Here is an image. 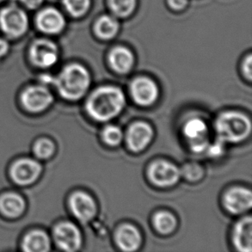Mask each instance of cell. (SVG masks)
I'll return each mask as SVG.
<instances>
[{
	"label": "cell",
	"mask_w": 252,
	"mask_h": 252,
	"mask_svg": "<svg viewBox=\"0 0 252 252\" xmlns=\"http://www.w3.org/2000/svg\"><path fill=\"white\" fill-rule=\"evenodd\" d=\"M19 1H21L27 8L32 10L41 6V3L43 2V0H19Z\"/></svg>",
	"instance_id": "obj_31"
},
{
	"label": "cell",
	"mask_w": 252,
	"mask_h": 252,
	"mask_svg": "<svg viewBox=\"0 0 252 252\" xmlns=\"http://www.w3.org/2000/svg\"><path fill=\"white\" fill-rule=\"evenodd\" d=\"M182 174L187 180L196 181L202 177L203 170L199 164H188L181 170V175Z\"/></svg>",
	"instance_id": "obj_27"
},
{
	"label": "cell",
	"mask_w": 252,
	"mask_h": 252,
	"mask_svg": "<svg viewBox=\"0 0 252 252\" xmlns=\"http://www.w3.org/2000/svg\"><path fill=\"white\" fill-rule=\"evenodd\" d=\"M148 176L154 184L160 187H168L179 180L181 170L175 164L166 161H157L151 164Z\"/></svg>",
	"instance_id": "obj_8"
},
{
	"label": "cell",
	"mask_w": 252,
	"mask_h": 252,
	"mask_svg": "<svg viewBox=\"0 0 252 252\" xmlns=\"http://www.w3.org/2000/svg\"><path fill=\"white\" fill-rule=\"evenodd\" d=\"M36 26L46 34H59L65 28V17L56 9L47 8L38 13Z\"/></svg>",
	"instance_id": "obj_15"
},
{
	"label": "cell",
	"mask_w": 252,
	"mask_h": 252,
	"mask_svg": "<svg viewBox=\"0 0 252 252\" xmlns=\"http://www.w3.org/2000/svg\"><path fill=\"white\" fill-rule=\"evenodd\" d=\"M65 10L72 17L84 16L91 6V0H62Z\"/></svg>",
	"instance_id": "obj_24"
},
{
	"label": "cell",
	"mask_w": 252,
	"mask_h": 252,
	"mask_svg": "<svg viewBox=\"0 0 252 252\" xmlns=\"http://www.w3.org/2000/svg\"><path fill=\"white\" fill-rule=\"evenodd\" d=\"M22 102L28 110L40 112L51 104L53 95L44 86H31L23 93Z\"/></svg>",
	"instance_id": "obj_9"
},
{
	"label": "cell",
	"mask_w": 252,
	"mask_h": 252,
	"mask_svg": "<svg viewBox=\"0 0 252 252\" xmlns=\"http://www.w3.org/2000/svg\"><path fill=\"white\" fill-rule=\"evenodd\" d=\"M252 205V192L245 188H233L227 191L224 196L225 208L233 215H239L249 210Z\"/></svg>",
	"instance_id": "obj_13"
},
{
	"label": "cell",
	"mask_w": 252,
	"mask_h": 252,
	"mask_svg": "<svg viewBox=\"0 0 252 252\" xmlns=\"http://www.w3.org/2000/svg\"><path fill=\"white\" fill-rule=\"evenodd\" d=\"M184 134L191 149L201 153L208 147V128L203 120L193 118L184 124Z\"/></svg>",
	"instance_id": "obj_6"
},
{
	"label": "cell",
	"mask_w": 252,
	"mask_h": 252,
	"mask_svg": "<svg viewBox=\"0 0 252 252\" xmlns=\"http://www.w3.org/2000/svg\"><path fill=\"white\" fill-rule=\"evenodd\" d=\"M243 70L245 72V75L246 78L252 80V55H249L246 57L245 62H244V65H243Z\"/></svg>",
	"instance_id": "obj_29"
},
{
	"label": "cell",
	"mask_w": 252,
	"mask_h": 252,
	"mask_svg": "<svg viewBox=\"0 0 252 252\" xmlns=\"http://www.w3.org/2000/svg\"><path fill=\"white\" fill-rule=\"evenodd\" d=\"M0 28L9 37H20L29 28L27 14L15 5L4 7L0 11Z\"/></svg>",
	"instance_id": "obj_4"
},
{
	"label": "cell",
	"mask_w": 252,
	"mask_h": 252,
	"mask_svg": "<svg viewBox=\"0 0 252 252\" xmlns=\"http://www.w3.org/2000/svg\"><path fill=\"white\" fill-rule=\"evenodd\" d=\"M24 208L25 201L18 194L7 193L0 197V210L7 217H18L23 214Z\"/></svg>",
	"instance_id": "obj_19"
},
{
	"label": "cell",
	"mask_w": 252,
	"mask_h": 252,
	"mask_svg": "<svg viewBox=\"0 0 252 252\" xmlns=\"http://www.w3.org/2000/svg\"><path fill=\"white\" fill-rule=\"evenodd\" d=\"M109 63L115 72L124 74L133 67L134 56L128 48L118 46L109 53Z\"/></svg>",
	"instance_id": "obj_17"
},
{
	"label": "cell",
	"mask_w": 252,
	"mask_h": 252,
	"mask_svg": "<svg viewBox=\"0 0 252 252\" xmlns=\"http://www.w3.org/2000/svg\"><path fill=\"white\" fill-rule=\"evenodd\" d=\"M91 83L89 72L83 65L72 64L65 66L55 80L62 97L75 101L87 92Z\"/></svg>",
	"instance_id": "obj_2"
},
{
	"label": "cell",
	"mask_w": 252,
	"mask_h": 252,
	"mask_svg": "<svg viewBox=\"0 0 252 252\" xmlns=\"http://www.w3.org/2000/svg\"><path fill=\"white\" fill-rule=\"evenodd\" d=\"M125 103V95L119 88L105 86L92 93L86 103V109L95 121L107 122L118 116Z\"/></svg>",
	"instance_id": "obj_1"
},
{
	"label": "cell",
	"mask_w": 252,
	"mask_h": 252,
	"mask_svg": "<svg viewBox=\"0 0 252 252\" xmlns=\"http://www.w3.org/2000/svg\"><path fill=\"white\" fill-rule=\"evenodd\" d=\"M119 31V23L115 17L102 16L95 22L94 31L97 37L102 40H109L116 36Z\"/></svg>",
	"instance_id": "obj_21"
},
{
	"label": "cell",
	"mask_w": 252,
	"mask_h": 252,
	"mask_svg": "<svg viewBox=\"0 0 252 252\" xmlns=\"http://www.w3.org/2000/svg\"><path fill=\"white\" fill-rule=\"evenodd\" d=\"M30 57L32 63L38 67L48 68L58 61L59 49L51 41L39 39L31 45Z\"/></svg>",
	"instance_id": "obj_5"
},
{
	"label": "cell",
	"mask_w": 252,
	"mask_h": 252,
	"mask_svg": "<svg viewBox=\"0 0 252 252\" xmlns=\"http://www.w3.org/2000/svg\"><path fill=\"white\" fill-rule=\"evenodd\" d=\"M215 130L220 141L238 143L249 136L252 123L249 118L241 113L226 112L219 116Z\"/></svg>",
	"instance_id": "obj_3"
},
{
	"label": "cell",
	"mask_w": 252,
	"mask_h": 252,
	"mask_svg": "<svg viewBox=\"0 0 252 252\" xmlns=\"http://www.w3.org/2000/svg\"><path fill=\"white\" fill-rule=\"evenodd\" d=\"M209 152H210V154H212L213 156L220 155L222 154V152H223V142L220 141V140H217L215 145H213L212 147H210Z\"/></svg>",
	"instance_id": "obj_30"
},
{
	"label": "cell",
	"mask_w": 252,
	"mask_h": 252,
	"mask_svg": "<svg viewBox=\"0 0 252 252\" xmlns=\"http://www.w3.org/2000/svg\"><path fill=\"white\" fill-rule=\"evenodd\" d=\"M50 246L49 237L41 231H34L28 233L23 242V249L28 252H48Z\"/></svg>",
	"instance_id": "obj_20"
},
{
	"label": "cell",
	"mask_w": 252,
	"mask_h": 252,
	"mask_svg": "<svg viewBox=\"0 0 252 252\" xmlns=\"http://www.w3.org/2000/svg\"><path fill=\"white\" fill-rule=\"evenodd\" d=\"M102 140L111 147L118 146L123 140V132L118 126H108L102 131Z\"/></svg>",
	"instance_id": "obj_25"
},
{
	"label": "cell",
	"mask_w": 252,
	"mask_h": 252,
	"mask_svg": "<svg viewBox=\"0 0 252 252\" xmlns=\"http://www.w3.org/2000/svg\"><path fill=\"white\" fill-rule=\"evenodd\" d=\"M9 48H10L9 43L4 39L0 38V58L6 55L9 51Z\"/></svg>",
	"instance_id": "obj_32"
},
{
	"label": "cell",
	"mask_w": 252,
	"mask_h": 252,
	"mask_svg": "<svg viewBox=\"0 0 252 252\" xmlns=\"http://www.w3.org/2000/svg\"><path fill=\"white\" fill-rule=\"evenodd\" d=\"M41 171V164L38 162L31 158H23L12 165L10 175L17 184L27 185L36 180Z\"/></svg>",
	"instance_id": "obj_10"
},
{
	"label": "cell",
	"mask_w": 252,
	"mask_h": 252,
	"mask_svg": "<svg viewBox=\"0 0 252 252\" xmlns=\"http://www.w3.org/2000/svg\"><path fill=\"white\" fill-rule=\"evenodd\" d=\"M233 242L239 252H252V217L243 219L236 225L233 232Z\"/></svg>",
	"instance_id": "obj_18"
},
{
	"label": "cell",
	"mask_w": 252,
	"mask_h": 252,
	"mask_svg": "<svg viewBox=\"0 0 252 252\" xmlns=\"http://www.w3.org/2000/svg\"><path fill=\"white\" fill-rule=\"evenodd\" d=\"M57 246L65 252H76L80 248L82 239L79 228L71 222H62L55 228Z\"/></svg>",
	"instance_id": "obj_7"
},
{
	"label": "cell",
	"mask_w": 252,
	"mask_h": 252,
	"mask_svg": "<svg viewBox=\"0 0 252 252\" xmlns=\"http://www.w3.org/2000/svg\"><path fill=\"white\" fill-rule=\"evenodd\" d=\"M154 131L147 123L139 122L131 125L126 133L127 146L133 152L144 150L150 144Z\"/></svg>",
	"instance_id": "obj_14"
},
{
	"label": "cell",
	"mask_w": 252,
	"mask_h": 252,
	"mask_svg": "<svg viewBox=\"0 0 252 252\" xmlns=\"http://www.w3.org/2000/svg\"><path fill=\"white\" fill-rule=\"evenodd\" d=\"M130 90L134 102L141 106L152 105L158 95L157 85L147 78L134 79Z\"/></svg>",
	"instance_id": "obj_11"
},
{
	"label": "cell",
	"mask_w": 252,
	"mask_h": 252,
	"mask_svg": "<svg viewBox=\"0 0 252 252\" xmlns=\"http://www.w3.org/2000/svg\"><path fill=\"white\" fill-rule=\"evenodd\" d=\"M116 242L124 252H134L140 248L142 239L139 230L129 224L122 225L116 234Z\"/></svg>",
	"instance_id": "obj_16"
},
{
	"label": "cell",
	"mask_w": 252,
	"mask_h": 252,
	"mask_svg": "<svg viewBox=\"0 0 252 252\" xmlns=\"http://www.w3.org/2000/svg\"><path fill=\"white\" fill-rule=\"evenodd\" d=\"M55 152V145L51 140L41 139L38 140L34 147V153L40 158H48Z\"/></svg>",
	"instance_id": "obj_26"
},
{
	"label": "cell",
	"mask_w": 252,
	"mask_h": 252,
	"mask_svg": "<svg viewBox=\"0 0 252 252\" xmlns=\"http://www.w3.org/2000/svg\"><path fill=\"white\" fill-rule=\"evenodd\" d=\"M109 6L116 17H126L136 8V0H108Z\"/></svg>",
	"instance_id": "obj_23"
},
{
	"label": "cell",
	"mask_w": 252,
	"mask_h": 252,
	"mask_svg": "<svg viewBox=\"0 0 252 252\" xmlns=\"http://www.w3.org/2000/svg\"><path fill=\"white\" fill-rule=\"evenodd\" d=\"M169 6L174 10H183L188 5V0H167Z\"/></svg>",
	"instance_id": "obj_28"
},
{
	"label": "cell",
	"mask_w": 252,
	"mask_h": 252,
	"mask_svg": "<svg viewBox=\"0 0 252 252\" xmlns=\"http://www.w3.org/2000/svg\"><path fill=\"white\" fill-rule=\"evenodd\" d=\"M154 224L158 232L169 234L177 227V220L169 212L160 211L154 215Z\"/></svg>",
	"instance_id": "obj_22"
},
{
	"label": "cell",
	"mask_w": 252,
	"mask_h": 252,
	"mask_svg": "<svg viewBox=\"0 0 252 252\" xmlns=\"http://www.w3.org/2000/svg\"><path fill=\"white\" fill-rule=\"evenodd\" d=\"M2 1H3V0H0V2H2Z\"/></svg>",
	"instance_id": "obj_33"
},
{
	"label": "cell",
	"mask_w": 252,
	"mask_h": 252,
	"mask_svg": "<svg viewBox=\"0 0 252 252\" xmlns=\"http://www.w3.org/2000/svg\"><path fill=\"white\" fill-rule=\"evenodd\" d=\"M70 208L76 218L84 223L94 218L96 213V205L93 198L85 192L79 191L70 198Z\"/></svg>",
	"instance_id": "obj_12"
}]
</instances>
